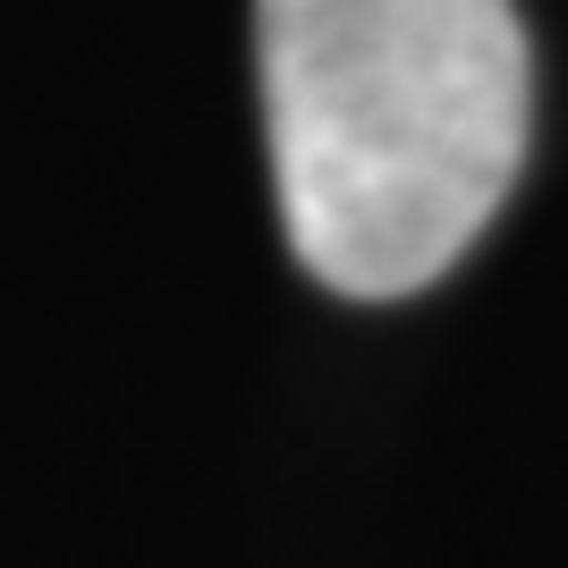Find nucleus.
Segmentation results:
<instances>
[{"instance_id": "f257e3e1", "label": "nucleus", "mask_w": 568, "mask_h": 568, "mask_svg": "<svg viewBox=\"0 0 568 568\" xmlns=\"http://www.w3.org/2000/svg\"><path fill=\"white\" fill-rule=\"evenodd\" d=\"M263 144L288 246L339 297H416L526 170L518 0H255Z\"/></svg>"}]
</instances>
